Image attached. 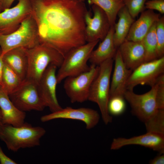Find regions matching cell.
I'll list each match as a JSON object with an SVG mask.
<instances>
[{
    "instance_id": "1",
    "label": "cell",
    "mask_w": 164,
    "mask_h": 164,
    "mask_svg": "<svg viewBox=\"0 0 164 164\" xmlns=\"http://www.w3.org/2000/svg\"><path fill=\"white\" fill-rule=\"evenodd\" d=\"M39 43L56 50L64 57L72 49L86 43L85 15L81 0H30Z\"/></svg>"
},
{
    "instance_id": "2",
    "label": "cell",
    "mask_w": 164,
    "mask_h": 164,
    "mask_svg": "<svg viewBox=\"0 0 164 164\" xmlns=\"http://www.w3.org/2000/svg\"><path fill=\"white\" fill-rule=\"evenodd\" d=\"M46 132L43 128L27 123L19 126L6 124L0 131V138L9 150L16 152L21 149L39 145L40 139Z\"/></svg>"
},
{
    "instance_id": "3",
    "label": "cell",
    "mask_w": 164,
    "mask_h": 164,
    "mask_svg": "<svg viewBox=\"0 0 164 164\" xmlns=\"http://www.w3.org/2000/svg\"><path fill=\"white\" fill-rule=\"evenodd\" d=\"M113 62L114 59H110L99 65L98 73L91 86L88 100L98 105L102 120L106 125L112 120V117L108 111V105Z\"/></svg>"
},
{
    "instance_id": "4",
    "label": "cell",
    "mask_w": 164,
    "mask_h": 164,
    "mask_svg": "<svg viewBox=\"0 0 164 164\" xmlns=\"http://www.w3.org/2000/svg\"><path fill=\"white\" fill-rule=\"evenodd\" d=\"M28 65L26 78L38 83L44 71L50 64L59 67L64 57L54 48L39 43L26 49Z\"/></svg>"
},
{
    "instance_id": "5",
    "label": "cell",
    "mask_w": 164,
    "mask_h": 164,
    "mask_svg": "<svg viewBox=\"0 0 164 164\" xmlns=\"http://www.w3.org/2000/svg\"><path fill=\"white\" fill-rule=\"evenodd\" d=\"M39 43L38 28L31 14L12 32L8 34L0 33L2 54L17 47L31 48Z\"/></svg>"
},
{
    "instance_id": "6",
    "label": "cell",
    "mask_w": 164,
    "mask_h": 164,
    "mask_svg": "<svg viewBox=\"0 0 164 164\" xmlns=\"http://www.w3.org/2000/svg\"><path fill=\"white\" fill-rule=\"evenodd\" d=\"M99 41L87 43L72 49L67 53L56 74L58 84L68 77L77 75L89 69L87 62Z\"/></svg>"
},
{
    "instance_id": "7",
    "label": "cell",
    "mask_w": 164,
    "mask_h": 164,
    "mask_svg": "<svg viewBox=\"0 0 164 164\" xmlns=\"http://www.w3.org/2000/svg\"><path fill=\"white\" fill-rule=\"evenodd\" d=\"M151 87L149 91L140 94H135L133 90H127L123 96L133 114L144 123L155 116L159 110L156 99L157 83Z\"/></svg>"
},
{
    "instance_id": "8",
    "label": "cell",
    "mask_w": 164,
    "mask_h": 164,
    "mask_svg": "<svg viewBox=\"0 0 164 164\" xmlns=\"http://www.w3.org/2000/svg\"><path fill=\"white\" fill-rule=\"evenodd\" d=\"M98 70L99 66L91 64L88 70L64 79L63 87L72 103L88 100L91 86Z\"/></svg>"
},
{
    "instance_id": "9",
    "label": "cell",
    "mask_w": 164,
    "mask_h": 164,
    "mask_svg": "<svg viewBox=\"0 0 164 164\" xmlns=\"http://www.w3.org/2000/svg\"><path fill=\"white\" fill-rule=\"evenodd\" d=\"M9 96L14 105L23 111H41L46 107L39 93L38 83L26 78Z\"/></svg>"
},
{
    "instance_id": "10",
    "label": "cell",
    "mask_w": 164,
    "mask_h": 164,
    "mask_svg": "<svg viewBox=\"0 0 164 164\" xmlns=\"http://www.w3.org/2000/svg\"><path fill=\"white\" fill-rule=\"evenodd\" d=\"M163 74L164 56L145 62L132 70L127 82L126 89L133 90L138 85H147L151 87Z\"/></svg>"
},
{
    "instance_id": "11",
    "label": "cell",
    "mask_w": 164,
    "mask_h": 164,
    "mask_svg": "<svg viewBox=\"0 0 164 164\" xmlns=\"http://www.w3.org/2000/svg\"><path fill=\"white\" fill-rule=\"evenodd\" d=\"M92 9L94 13L91 17L90 11H87L85 15L86 26L85 39L86 42L103 40L111 27L105 12L97 5L93 4Z\"/></svg>"
},
{
    "instance_id": "12",
    "label": "cell",
    "mask_w": 164,
    "mask_h": 164,
    "mask_svg": "<svg viewBox=\"0 0 164 164\" xmlns=\"http://www.w3.org/2000/svg\"><path fill=\"white\" fill-rule=\"evenodd\" d=\"M14 7L0 12V33L8 34L16 30L32 13L30 0H18Z\"/></svg>"
},
{
    "instance_id": "13",
    "label": "cell",
    "mask_w": 164,
    "mask_h": 164,
    "mask_svg": "<svg viewBox=\"0 0 164 164\" xmlns=\"http://www.w3.org/2000/svg\"><path fill=\"white\" fill-rule=\"evenodd\" d=\"M100 118L98 112L92 108H74L67 107L42 116L40 120L42 122L59 119L78 120L85 123L87 129H90L97 124Z\"/></svg>"
},
{
    "instance_id": "14",
    "label": "cell",
    "mask_w": 164,
    "mask_h": 164,
    "mask_svg": "<svg viewBox=\"0 0 164 164\" xmlns=\"http://www.w3.org/2000/svg\"><path fill=\"white\" fill-rule=\"evenodd\" d=\"M57 67L50 65L47 68L38 83L40 97L46 107L54 112L61 109L56 96V87L58 84L56 71Z\"/></svg>"
},
{
    "instance_id": "15",
    "label": "cell",
    "mask_w": 164,
    "mask_h": 164,
    "mask_svg": "<svg viewBox=\"0 0 164 164\" xmlns=\"http://www.w3.org/2000/svg\"><path fill=\"white\" fill-rule=\"evenodd\" d=\"M130 145H138L164 153V135L147 132L140 135L130 138H114L111 145V150L118 149L123 147Z\"/></svg>"
},
{
    "instance_id": "16",
    "label": "cell",
    "mask_w": 164,
    "mask_h": 164,
    "mask_svg": "<svg viewBox=\"0 0 164 164\" xmlns=\"http://www.w3.org/2000/svg\"><path fill=\"white\" fill-rule=\"evenodd\" d=\"M126 67L132 70L145 61V49L142 41L125 39L118 48Z\"/></svg>"
},
{
    "instance_id": "17",
    "label": "cell",
    "mask_w": 164,
    "mask_h": 164,
    "mask_svg": "<svg viewBox=\"0 0 164 164\" xmlns=\"http://www.w3.org/2000/svg\"><path fill=\"white\" fill-rule=\"evenodd\" d=\"M114 60V68L110 84L109 98L116 96L124 97L127 90V80L132 71L126 67L118 49Z\"/></svg>"
},
{
    "instance_id": "18",
    "label": "cell",
    "mask_w": 164,
    "mask_h": 164,
    "mask_svg": "<svg viewBox=\"0 0 164 164\" xmlns=\"http://www.w3.org/2000/svg\"><path fill=\"white\" fill-rule=\"evenodd\" d=\"M160 18V14L148 9L141 13L139 18L132 23L126 38L128 40L141 41L153 24Z\"/></svg>"
},
{
    "instance_id": "19",
    "label": "cell",
    "mask_w": 164,
    "mask_h": 164,
    "mask_svg": "<svg viewBox=\"0 0 164 164\" xmlns=\"http://www.w3.org/2000/svg\"><path fill=\"white\" fill-rule=\"evenodd\" d=\"M0 109L3 123L14 126L23 125L26 116L25 112L19 109L10 99L8 94L0 86Z\"/></svg>"
},
{
    "instance_id": "20",
    "label": "cell",
    "mask_w": 164,
    "mask_h": 164,
    "mask_svg": "<svg viewBox=\"0 0 164 164\" xmlns=\"http://www.w3.org/2000/svg\"><path fill=\"white\" fill-rule=\"evenodd\" d=\"M26 49L23 47H17L2 54L4 63L16 72L22 80L26 78L28 69Z\"/></svg>"
},
{
    "instance_id": "21",
    "label": "cell",
    "mask_w": 164,
    "mask_h": 164,
    "mask_svg": "<svg viewBox=\"0 0 164 164\" xmlns=\"http://www.w3.org/2000/svg\"><path fill=\"white\" fill-rule=\"evenodd\" d=\"M114 32V26H111L107 36L97 48L92 51L89 60L91 64L99 66L107 60L114 58L117 49L113 42Z\"/></svg>"
},
{
    "instance_id": "22",
    "label": "cell",
    "mask_w": 164,
    "mask_h": 164,
    "mask_svg": "<svg viewBox=\"0 0 164 164\" xmlns=\"http://www.w3.org/2000/svg\"><path fill=\"white\" fill-rule=\"evenodd\" d=\"M117 15L118 20L114 25V32L113 42L117 48L124 42L129 32L130 28L135 21L125 5L119 11Z\"/></svg>"
},
{
    "instance_id": "23",
    "label": "cell",
    "mask_w": 164,
    "mask_h": 164,
    "mask_svg": "<svg viewBox=\"0 0 164 164\" xmlns=\"http://www.w3.org/2000/svg\"><path fill=\"white\" fill-rule=\"evenodd\" d=\"M91 5H95L101 8L107 16L111 26L115 23L118 13L125 6L123 0H88Z\"/></svg>"
},
{
    "instance_id": "24",
    "label": "cell",
    "mask_w": 164,
    "mask_h": 164,
    "mask_svg": "<svg viewBox=\"0 0 164 164\" xmlns=\"http://www.w3.org/2000/svg\"><path fill=\"white\" fill-rule=\"evenodd\" d=\"M157 22L153 24L141 41L145 49V62L157 59L156 54L157 41L156 34Z\"/></svg>"
},
{
    "instance_id": "25",
    "label": "cell",
    "mask_w": 164,
    "mask_h": 164,
    "mask_svg": "<svg viewBox=\"0 0 164 164\" xmlns=\"http://www.w3.org/2000/svg\"><path fill=\"white\" fill-rule=\"evenodd\" d=\"M23 80L16 72L4 63L1 87L8 95L16 90Z\"/></svg>"
},
{
    "instance_id": "26",
    "label": "cell",
    "mask_w": 164,
    "mask_h": 164,
    "mask_svg": "<svg viewBox=\"0 0 164 164\" xmlns=\"http://www.w3.org/2000/svg\"><path fill=\"white\" fill-rule=\"evenodd\" d=\"M144 123L147 132L164 135V109H159L155 116Z\"/></svg>"
},
{
    "instance_id": "27",
    "label": "cell",
    "mask_w": 164,
    "mask_h": 164,
    "mask_svg": "<svg viewBox=\"0 0 164 164\" xmlns=\"http://www.w3.org/2000/svg\"><path fill=\"white\" fill-rule=\"evenodd\" d=\"M108 108L109 113L111 115L118 116L122 114L126 108L124 97L116 96L110 98Z\"/></svg>"
},
{
    "instance_id": "28",
    "label": "cell",
    "mask_w": 164,
    "mask_h": 164,
    "mask_svg": "<svg viewBox=\"0 0 164 164\" xmlns=\"http://www.w3.org/2000/svg\"><path fill=\"white\" fill-rule=\"evenodd\" d=\"M156 34L157 41V58L164 56V16L160 17L156 22Z\"/></svg>"
},
{
    "instance_id": "29",
    "label": "cell",
    "mask_w": 164,
    "mask_h": 164,
    "mask_svg": "<svg viewBox=\"0 0 164 164\" xmlns=\"http://www.w3.org/2000/svg\"><path fill=\"white\" fill-rule=\"evenodd\" d=\"M132 16L135 19L145 9V4L147 0H123Z\"/></svg>"
},
{
    "instance_id": "30",
    "label": "cell",
    "mask_w": 164,
    "mask_h": 164,
    "mask_svg": "<svg viewBox=\"0 0 164 164\" xmlns=\"http://www.w3.org/2000/svg\"><path fill=\"white\" fill-rule=\"evenodd\" d=\"M156 83L157 88L156 99L157 107L159 109H164V74L158 78Z\"/></svg>"
},
{
    "instance_id": "31",
    "label": "cell",
    "mask_w": 164,
    "mask_h": 164,
    "mask_svg": "<svg viewBox=\"0 0 164 164\" xmlns=\"http://www.w3.org/2000/svg\"><path fill=\"white\" fill-rule=\"evenodd\" d=\"M145 7L148 9L156 10L160 13H164V0H147Z\"/></svg>"
},
{
    "instance_id": "32",
    "label": "cell",
    "mask_w": 164,
    "mask_h": 164,
    "mask_svg": "<svg viewBox=\"0 0 164 164\" xmlns=\"http://www.w3.org/2000/svg\"><path fill=\"white\" fill-rule=\"evenodd\" d=\"M0 163L1 164H16L15 162L8 157L4 153L0 146Z\"/></svg>"
},
{
    "instance_id": "33",
    "label": "cell",
    "mask_w": 164,
    "mask_h": 164,
    "mask_svg": "<svg viewBox=\"0 0 164 164\" xmlns=\"http://www.w3.org/2000/svg\"><path fill=\"white\" fill-rule=\"evenodd\" d=\"M149 163L151 164H164V155L163 154H160L159 155L150 160Z\"/></svg>"
},
{
    "instance_id": "34",
    "label": "cell",
    "mask_w": 164,
    "mask_h": 164,
    "mask_svg": "<svg viewBox=\"0 0 164 164\" xmlns=\"http://www.w3.org/2000/svg\"><path fill=\"white\" fill-rule=\"evenodd\" d=\"M15 0H0L3 11L10 7Z\"/></svg>"
},
{
    "instance_id": "35",
    "label": "cell",
    "mask_w": 164,
    "mask_h": 164,
    "mask_svg": "<svg viewBox=\"0 0 164 164\" xmlns=\"http://www.w3.org/2000/svg\"><path fill=\"white\" fill-rule=\"evenodd\" d=\"M4 63L3 59V55H0V86L2 85V77L3 74Z\"/></svg>"
},
{
    "instance_id": "36",
    "label": "cell",
    "mask_w": 164,
    "mask_h": 164,
    "mask_svg": "<svg viewBox=\"0 0 164 164\" xmlns=\"http://www.w3.org/2000/svg\"><path fill=\"white\" fill-rule=\"evenodd\" d=\"M4 124L3 123L2 115L1 111L0 109V131L2 129Z\"/></svg>"
},
{
    "instance_id": "37",
    "label": "cell",
    "mask_w": 164,
    "mask_h": 164,
    "mask_svg": "<svg viewBox=\"0 0 164 164\" xmlns=\"http://www.w3.org/2000/svg\"><path fill=\"white\" fill-rule=\"evenodd\" d=\"M3 11V9L2 5L0 1V12Z\"/></svg>"
},
{
    "instance_id": "38",
    "label": "cell",
    "mask_w": 164,
    "mask_h": 164,
    "mask_svg": "<svg viewBox=\"0 0 164 164\" xmlns=\"http://www.w3.org/2000/svg\"><path fill=\"white\" fill-rule=\"evenodd\" d=\"M1 51H0V55L1 54Z\"/></svg>"
},
{
    "instance_id": "39",
    "label": "cell",
    "mask_w": 164,
    "mask_h": 164,
    "mask_svg": "<svg viewBox=\"0 0 164 164\" xmlns=\"http://www.w3.org/2000/svg\"><path fill=\"white\" fill-rule=\"evenodd\" d=\"M81 0L82 1L84 2L85 0Z\"/></svg>"
}]
</instances>
